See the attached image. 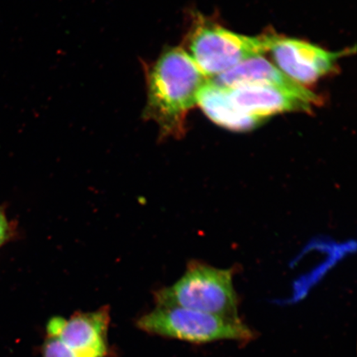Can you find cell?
Here are the masks:
<instances>
[{
    "instance_id": "11",
    "label": "cell",
    "mask_w": 357,
    "mask_h": 357,
    "mask_svg": "<svg viewBox=\"0 0 357 357\" xmlns=\"http://www.w3.org/2000/svg\"><path fill=\"white\" fill-rule=\"evenodd\" d=\"M13 234L15 227L12 222L8 221L3 208L0 207V248L13 238Z\"/></svg>"
},
{
    "instance_id": "6",
    "label": "cell",
    "mask_w": 357,
    "mask_h": 357,
    "mask_svg": "<svg viewBox=\"0 0 357 357\" xmlns=\"http://www.w3.org/2000/svg\"><path fill=\"white\" fill-rule=\"evenodd\" d=\"M109 307L75 312L69 319L54 317L47 325V335L55 337L79 357H106L108 355Z\"/></svg>"
},
{
    "instance_id": "5",
    "label": "cell",
    "mask_w": 357,
    "mask_h": 357,
    "mask_svg": "<svg viewBox=\"0 0 357 357\" xmlns=\"http://www.w3.org/2000/svg\"><path fill=\"white\" fill-rule=\"evenodd\" d=\"M269 52L279 69L303 86L332 73L337 68L338 60L350 53L328 52L310 43L282 38L275 33Z\"/></svg>"
},
{
    "instance_id": "8",
    "label": "cell",
    "mask_w": 357,
    "mask_h": 357,
    "mask_svg": "<svg viewBox=\"0 0 357 357\" xmlns=\"http://www.w3.org/2000/svg\"><path fill=\"white\" fill-rule=\"evenodd\" d=\"M226 89L231 100L240 110L264 120L271 115L288 112L310 113L314 105L284 89L265 84H245Z\"/></svg>"
},
{
    "instance_id": "10",
    "label": "cell",
    "mask_w": 357,
    "mask_h": 357,
    "mask_svg": "<svg viewBox=\"0 0 357 357\" xmlns=\"http://www.w3.org/2000/svg\"><path fill=\"white\" fill-rule=\"evenodd\" d=\"M43 357H79L68 347L61 342L59 339L48 336L42 346Z\"/></svg>"
},
{
    "instance_id": "2",
    "label": "cell",
    "mask_w": 357,
    "mask_h": 357,
    "mask_svg": "<svg viewBox=\"0 0 357 357\" xmlns=\"http://www.w3.org/2000/svg\"><path fill=\"white\" fill-rule=\"evenodd\" d=\"M156 306L178 307L205 314L238 319L233 271L192 262L172 287L155 293Z\"/></svg>"
},
{
    "instance_id": "4",
    "label": "cell",
    "mask_w": 357,
    "mask_h": 357,
    "mask_svg": "<svg viewBox=\"0 0 357 357\" xmlns=\"http://www.w3.org/2000/svg\"><path fill=\"white\" fill-rule=\"evenodd\" d=\"M137 327L146 333L192 343L222 340L247 342L253 333L242 320L205 314L178 307L156 306L137 319Z\"/></svg>"
},
{
    "instance_id": "3",
    "label": "cell",
    "mask_w": 357,
    "mask_h": 357,
    "mask_svg": "<svg viewBox=\"0 0 357 357\" xmlns=\"http://www.w3.org/2000/svg\"><path fill=\"white\" fill-rule=\"evenodd\" d=\"M275 33L248 37L231 32L199 15L187 37L190 56L208 78L269 52Z\"/></svg>"
},
{
    "instance_id": "7",
    "label": "cell",
    "mask_w": 357,
    "mask_h": 357,
    "mask_svg": "<svg viewBox=\"0 0 357 357\" xmlns=\"http://www.w3.org/2000/svg\"><path fill=\"white\" fill-rule=\"evenodd\" d=\"M208 79L217 86L226 89L242 86L245 84H265L284 89L312 102L314 105H318L321 101L319 97L314 93L294 82L278 69V67L272 65L262 56L251 58L225 73Z\"/></svg>"
},
{
    "instance_id": "9",
    "label": "cell",
    "mask_w": 357,
    "mask_h": 357,
    "mask_svg": "<svg viewBox=\"0 0 357 357\" xmlns=\"http://www.w3.org/2000/svg\"><path fill=\"white\" fill-rule=\"evenodd\" d=\"M197 105L213 122L234 131H248L264 119L244 113L231 100L227 89L208 79L198 93Z\"/></svg>"
},
{
    "instance_id": "1",
    "label": "cell",
    "mask_w": 357,
    "mask_h": 357,
    "mask_svg": "<svg viewBox=\"0 0 357 357\" xmlns=\"http://www.w3.org/2000/svg\"><path fill=\"white\" fill-rule=\"evenodd\" d=\"M146 102L144 118L158 125L160 138L184 136L186 116L197 105L208 77L181 47H167L145 64Z\"/></svg>"
}]
</instances>
